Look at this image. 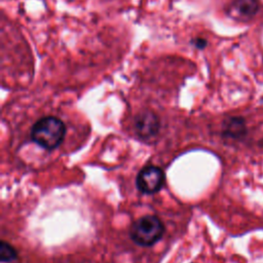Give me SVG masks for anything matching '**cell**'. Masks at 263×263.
Masks as SVG:
<instances>
[{
  "instance_id": "cell-1",
  "label": "cell",
  "mask_w": 263,
  "mask_h": 263,
  "mask_svg": "<svg viewBox=\"0 0 263 263\" xmlns=\"http://www.w3.org/2000/svg\"><path fill=\"white\" fill-rule=\"evenodd\" d=\"M66 135L64 122L54 116H45L37 120L31 128V139L40 147L51 150L61 145Z\"/></svg>"
},
{
  "instance_id": "cell-4",
  "label": "cell",
  "mask_w": 263,
  "mask_h": 263,
  "mask_svg": "<svg viewBox=\"0 0 263 263\" xmlns=\"http://www.w3.org/2000/svg\"><path fill=\"white\" fill-rule=\"evenodd\" d=\"M135 130L142 139H150L159 130V119L152 111H142L135 118Z\"/></svg>"
},
{
  "instance_id": "cell-5",
  "label": "cell",
  "mask_w": 263,
  "mask_h": 263,
  "mask_svg": "<svg viewBox=\"0 0 263 263\" xmlns=\"http://www.w3.org/2000/svg\"><path fill=\"white\" fill-rule=\"evenodd\" d=\"M247 134L246 120L240 116L228 117L223 121L222 124V135L223 137L239 140L243 138Z\"/></svg>"
},
{
  "instance_id": "cell-3",
  "label": "cell",
  "mask_w": 263,
  "mask_h": 263,
  "mask_svg": "<svg viewBox=\"0 0 263 263\" xmlns=\"http://www.w3.org/2000/svg\"><path fill=\"white\" fill-rule=\"evenodd\" d=\"M164 183V173L156 165H146L138 174L136 185L138 189L147 194L158 192Z\"/></svg>"
},
{
  "instance_id": "cell-7",
  "label": "cell",
  "mask_w": 263,
  "mask_h": 263,
  "mask_svg": "<svg viewBox=\"0 0 263 263\" xmlns=\"http://www.w3.org/2000/svg\"><path fill=\"white\" fill-rule=\"evenodd\" d=\"M17 258L16 250L8 242L2 240L0 243V259L2 262H10Z\"/></svg>"
},
{
  "instance_id": "cell-2",
  "label": "cell",
  "mask_w": 263,
  "mask_h": 263,
  "mask_svg": "<svg viewBox=\"0 0 263 263\" xmlns=\"http://www.w3.org/2000/svg\"><path fill=\"white\" fill-rule=\"evenodd\" d=\"M164 233V226L159 218L148 215L135 221L130 227V238L139 246L150 247L156 243Z\"/></svg>"
},
{
  "instance_id": "cell-6",
  "label": "cell",
  "mask_w": 263,
  "mask_h": 263,
  "mask_svg": "<svg viewBox=\"0 0 263 263\" xmlns=\"http://www.w3.org/2000/svg\"><path fill=\"white\" fill-rule=\"evenodd\" d=\"M230 9L240 18L250 20L258 13L260 3L259 0H233Z\"/></svg>"
},
{
  "instance_id": "cell-8",
  "label": "cell",
  "mask_w": 263,
  "mask_h": 263,
  "mask_svg": "<svg viewBox=\"0 0 263 263\" xmlns=\"http://www.w3.org/2000/svg\"><path fill=\"white\" fill-rule=\"evenodd\" d=\"M192 43H193L194 46H195L196 48H198V49L204 48V47L206 46V44H208L206 40L203 39V38H195V39L192 40Z\"/></svg>"
}]
</instances>
